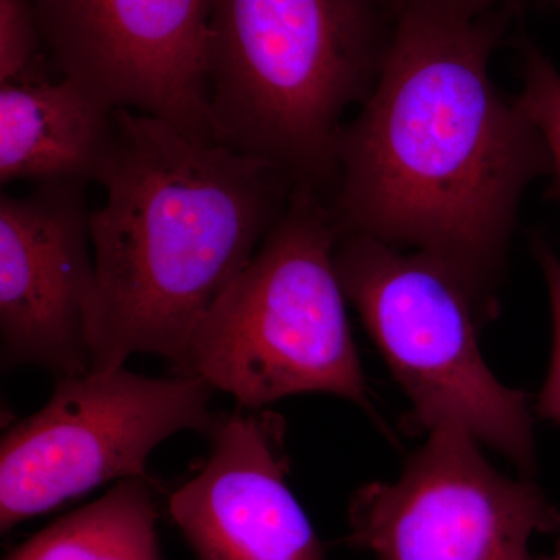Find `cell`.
I'll use <instances>...</instances> for the list:
<instances>
[{"mask_svg": "<svg viewBox=\"0 0 560 560\" xmlns=\"http://www.w3.org/2000/svg\"><path fill=\"white\" fill-rule=\"evenodd\" d=\"M508 14L394 16L381 73L338 139L329 202L340 238L411 246L492 296L534 179L539 130L490 79Z\"/></svg>", "mask_w": 560, "mask_h": 560, "instance_id": "obj_1", "label": "cell"}, {"mask_svg": "<svg viewBox=\"0 0 560 560\" xmlns=\"http://www.w3.org/2000/svg\"><path fill=\"white\" fill-rule=\"evenodd\" d=\"M91 212L92 371L136 353L183 372L191 335L257 253L291 190L260 158L116 110V145Z\"/></svg>", "mask_w": 560, "mask_h": 560, "instance_id": "obj_2", "label": "cell"}, {"mask_svg": "<svg viewBox=\"0 0 560 560\" xmlns=\"http://www.w3.org/2000/svg\"><path fill=\"white\" fill-rule=\"evenodd\" d=\"M389 35L377 0H213L210 102L221 143L326 194L342 116L366 101Z\"/></svg>", "mask_w": 560, "mask_h": 560, "instance_id": "obj_3", "label": "cell"}, {"mask_svg": "<svg viewBox=\"0 0 560 560\" xmlns=\"http://www.w3.org/2000/svg\"><path fill=\"white\" fill-rule=\"evenodd\" d=\"M338 242L329 201L294 187L245 270L198 324L180 374L246 410L324 393L372 412L335 265Z\"/></svg>", "mask_w": 560, "mask_h": 560, "instance_id": "obj_4", "label": "cell"}, {"mask_svg": "<svg viewBox=\"0 0 560 560\" xmlns=\"http://www.w3.org/2000/svg\"><path fill=\"white\" fill-rule=\"evenodd\" d=\"M346 298L411 401L416 431L463 427L522 470L536 464L525 394L508 388L482 359L478 334L497 312L459 271L431 256L348 235L335 249Z\"/></svg>", "mask_w": 560, "mask_h": 560, "instance_id": "obj_5", "label": "cell"}, {"mask_svg": "<svg viewBox=\"0 0 560 560\" xmlns=\"http://www.w3.org/2000/svg\"><path fill=\"white\" fill-rule=\"evenodd\" d=\"M212 386L119 368L62 377L49 401L3 434L0 530L109 481L147 480L154 448L179 431L210 433Z\"/></svg>", "mask_w": 560, "mask_h": 560, "instance_id": "obj_6", "label": "cell"}, {"mask_svg": "<svg viewBox=\"0 0 560 560\" xmlns=\"http://www.w3.org/2000/svg\"><path fill=\"white\" fill-rule=\"evenodd\" d=\"M474 434L441 425L394 482H371L349 508L350 541L375 560H530L560 511L533 482L493 469Z\"/></svg>", "mask_w": 560, "mask_h": 560, "instance_id": "obj_7", "label": "cell"}, {"mask_svg": "<svg viewBox=\"0 0 560 560\" xmlns=\"http://www.w3.org/2000/svg\"><path fill=\"white\" fill-rule=\"evenodd\" d=\"M60 77L114 109L220 142L210 102L213 0H32Z\"/></svg>", "mask_w": 560, "mask_h": 560, "instance_id": "obj_8", "label": "cell"}, {"mask_svg": "<svg viewBox=\"0 0 560 560\" xmlns=\"http://www.w3.org/2000/svg\"><path fill=\"white\" fill-rule=\"evenodd\" d=\"M80 183H47L0 200V340L5 368L58 378L92 371L95 293L91 212Z\"/></svg>", "mask_w": 560, "mask_h": 560, "instance_id": "obj_9", "label": "cell"}, {"mask_svg": "<svg viewBox=\"0 0 560 560\" xmlns=\"http://www.w3.org/2000/svg\"><path fill=\"white\" fill-rule=\"evenodd\" d=\"M210 434L205 466L168 501L198 560H324L323 545L287 485L283 419L235 411Z\"/></svg>", "mask_w": 560, "mask_h": 560, "instance_id": "obj_10", "label": "cell"}, {"mask_svg": "<svg viewBox=\"0 0 560 560\" xmlns=\"http://www.w3.org/2000/svg\"><path fill=\"white\" fill-rule=\"evenodd\" d=\"M116 110L66 77L0 84V179L101 183Z\"/></svg>", "mask_w": 560, "mask_h": 560, "instance_id": "obj_11", "label": "cell"}, {"mask_svg": "<svg viewBox=\"0 0 560 560\" xmlns=\"http://www.w3.org/2000/svg\"><path fill=\"white\" fill-rule=\"evenodd\" d=\"M156 523L153 492L132 478L39 530L5 560H161Z\"/></svg>", "mask_w": 560, "mask_h": 560, "instance_id": "obj_12", "label": "cell"}, {"mask_svg": "<svg viewBox=\"0 0 560 560\" xmlns=\"http://www.w3.org/2000/svg\"><path fill=\"white\" fill-rule=\"evenodd\" d=\"M32 0H0V84L49 80Z\"/></svg>", "mask_w": 560, "mask_h": 560, "instance_id": "obj_13", "label": "cell"}, {"mask_svg": "<svg viewBox=\"0 0 560 560\" xmlns=\"http://www.w3.org/2000/svg\"><path fill=\"white\" fill-rule=\"evenodd\" d=\"M515 102L544 138L560 198V72L530 43L523 46V90Z\"/></svg>", "mask_w": 560, "mask_h": 560, "instance_id": "obj_14", "label": "cell"}, {"mask_svg": "<svg viewBox=\"0 0 560 560\" xmlns=\"http://www.w3.org/2000/svg\"><path fill=\"white\" fill-rule=\"evenodd\" d=\"M393 18L401 13L478 20L489 14H517L530 9L560 5V0H388Z\"/></svg>", "mask_w": 560, "mask_h": 560, "instance_id": "obj_15", "label": "cell"}, {"mask_svg": "<svg viewBox=\"0 0 560 560\" xmlns=\"http://www.w3.org/2000/svg\"><path fill=\"white\" fill-rule=\"evenodd\" d=\"M533 248L547 278L552 323H555V352H552L551 370L537 401V412L544 419L560 423V259L541 238L534 241Z\"/></svg>", "mask_w": 560, "mask_h": 560, "instance_id": "obj_16", "label": "cell"}, {"mask_svg": "<svg viewBox=\"0 0 560 560\" xmlns=\"http://www.w3.org/2000/svg\"><path fill=\"white\" fill-rule=\"evenodd\" d=\"M539 560H560V539L558 541V547H556L555 555L548 556V558L539 559Z\"/></svg>", "mask_w": 560, "mask_h": 560, "instance_id": "obj_17", "label": "cell"}]
</instances>
